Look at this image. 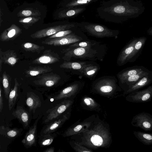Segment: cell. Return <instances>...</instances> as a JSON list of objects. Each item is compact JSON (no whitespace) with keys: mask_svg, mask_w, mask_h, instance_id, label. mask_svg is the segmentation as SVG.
<instances>
[{"mask_svg":"<svg viewBox=\"0 0 152 152\" xmlns=\"http://www.w3.org/2000/svg\"><path fill=\"white\" fill-rule=\"evenodd\" d=\"M105 49L101 45L94 47H69L61 51L63 55L62 58L66 61L76 59L101 61L105 53Z\"/></svg>","mask_w":152,"mask_h":152,"instance_id":"obj_2","label":"cell"},{"mask_svg":"<svg viewBox=\"0 0 152 152\" xmlns=\"http://www.w3.org/2000/svg\"><path fill=\"white\" fill-rule=\"evenodd\" d=\"M39 14L37 12H33L29 10H25L20 12L18 14V15L20 17L29 16L30 15L37 16Z\"/></svg>","mask_w":152,"mask_h":152,"instance_id":"obj_41","label":"cell"},{"mask_svg":"<svg viewBox=\"0 0 152 152\" xmlns=\"http://www.w3.org/2000/svg\"><path fill=\"white\" fill-rule=\"evenodd\" d=\"M3 62L4 64L13 66L18 62L19 58L14 50H8L2 52Z\"/></svg>","mask_w":152,"mask_h":152,"instance_id":"obj_27","label":"cell"},{"mask_svg":"<svg viewBox=\"0 0 152 152\" xmlns=\"http://www.w3.org/2000/svg\"><path fill=\"white\" fill-rule=\"evenodd\" d=\"M146 69L142 66H134L124 69L117 75L119 84L127 78L135 75Z\"/></svg>","mask_w":152,"mask_h":152,"instance_id":"obj_19","label":"cell"},{"mask_svg":"<svg viewBox=\"0 0 152 152\" xmlns=\"http://www.w3.org/2000/svg\"><path fill=\"white\" fill-rule=\"evenodd\" d=\"M86 9L85 7L66 8L60 11L58 16L60 18L75 17L83 12Z\"/></svg>","mask_w":152,"mask_h":152,"instance_id":"obj_24","label":"cell"},{"mask_svg":"<svg viewBox=\"0 0 152 152\" xmlns=\"http://www.w3.org/2000/svg\"><path fill=\"white\" fill-rule=\"evenodd\" d=\"M112 77H104L99 78L96 81V87L99 92L108 94L117 88H120L116 84L117 79Z\"/></svg>","mask_w":152,"mask_h":152,"instance_id":"obj_10","label":"cell"},{"mask_svg":"<svg viewBox=\"0 0 152 152\" xmlns=\"http://www.w3.org/2000/svg\"><path fill=\"white\" fill-rule=\"evenodd\" d=\"M22 33V29L13 24L5 30L1 34L0 40L2 42L8 41L15 39Z\"/></svg>","mask_w":152,"mask_h":152,"instance_id":"obj_17","label":"cell"},{"mask_svg":"<svg viewBox=\"0 0 152 152\" xmlns=\"http://www.w3.org/2000/svg\"><path fill=\"white\" fill-rule=\"evenodd\" d=\"M135 136L140 142L146 145H152V134L140 131H134Z\"/></svg>","mask_w":152,"mask_h":152,"instance_id":"obj_31","label":"cell"},{"mask_svg":"<svg viewBox=\"0 0 152 152\" xmlns=\"http://www.w3.org/2000/svg\"><path fill=\"white\" fill-rule=\"evenodd\" d=\"M2 84L4 89V93L7 99H8L9 94L11 91V79L10 78L5 71H4L2 74Z\"/></svg>","mask_w":152,"mask_h":152,"instance_id":"obj_36","label":"cell"},{"mask_svg":"<svg viewBox=\"0 0 152 152\" xmlns=\"http://www.w3.org/2000/svg\"><path fill=\"white\" fill-rule=\"evenodd\" d=\"M148 34L151 36H152V27L149 28L147 31Z\"/></svg>","mask_w":152,"mask_h":152,"instance_id":"obj_46","label":"cell"},{"mask_svg":"<svg viewBox=\"0 0 152 152\" xmlns=\"http://www.w3.org/2000/svg\"><path fill=\"white\" fill-rule=\"evenodd\" d=\"M152 83V72L138 80L134 85L130 87L127 90L124 91V94H128L132 92L139 90L140 89L147 86Z\"/></svg>","mask_w":152,"mask_h":152,"instance_id":"obj_22","label":"cell"},{"mask_svg":"<svg viewBox=\"0 0 152 152\" xmlns=\"http://www.w3.org/2000/svg\"><path fill=\"white\" fill-rule=\"evenodd\" d=\"M151 148H152V147H151Z\"/></svg>","mask_w":152,"mask_h":152,"instance_id":"obj_48","label":"cell"},{"mask_svg":"<svg viewBox=\"0 0 152 152\" xmlns=\"http://www.w3.org/2000/svg\"><path fill=\"white\" fill-rule=\"evenodd\" d=\"M152 72V71L147 69L143 70L137 74L130 77L124 80L120 84L121 87L124 91H126L140 79L148 75Z\"/></svg>","mask_w":152,"mask_h":152,"instance_id":"obj_16","label":"cell"},{"mask_svg":"<svg viewBox=\"0 0 152 152\" xmlns=\"http://www.w3.org/2000/svg\"><path fill=\"white\" fill-rule=\"evenodd\" d=\"M37 78V79L34 81L35 84L48 87L56 85L61 79L59 75L53 72L43 75Z\"/></svg>","mask_w":152,"mask_h":152,"instance_id":"obj_15","label":"cell"},{"mask_svg":"<svg viewBox=\"0 0 152 152\" xmlns=\"http://www.w3.org/2000/svg\"><path fill=\"white\" fill-rule=\"evenodd\" d=\"M80 88L77 83L73 84L61 91L57 95L53 97L56 100L67 98L74 95L78 91Z\"/></svg>","mask_w":152,"mask_h":152,"instance_id":"obj_23","label":"cell"},{"mask_svg":"<svg viewBox=\"0 0 152 152\" xmlns=\"http://www.w3.org/2000/svg\"><path fill=\"white\" fill-rule=\"evenodd\" d=\"M99 0H66L65 7L66 8L85 7L86 6L95 2Z\"/></svg>","mask_w":152,"mask_h":152,"instance_id":"obj_29","label":"cell"},{"mask_svg":"<svg viewBox=\"0 0 152 152\" xmlns=\"http://www.w3.org/2000/svg\"><path fill=\"white\" fill-rule=\"evenodd\" d=\"M55 151V148L54 147H51L46 149L44 151L45 152H54Z\"/></svg>","mask_w":152,"mask_h":152,"instance_id":"obj_45","label":"cell"},{"mask_svg":"<svg viewBox=\"0 0 152 152\" xmlns=\"http://www.w3.org/2000/svg\"><path fill=\"white\" fill-rule=\"evenodd\" d=\"M26 103L30 111L34 112L35 110L41 105V102L39 97L32 92L27 94Z\"/></svg>","mask_w":152,"mask_h":152,"instance_id":"obj_26","label":"cell"},{"mask_svg":"<svg viewBox=\"0 0 152 152\" xmlns=\"http://www.w3.org/2000/svg\"><path fill=\"white\" fill-rule=\"evenodd\" d=\"M70 114L69 113H67L59 116L55 120L46 124L41 129L40 135L55 132L69 118Z\"/></svg>","mask_w":152,"mask_h":152,"instance_id":"obj_11","label":"cell"},{"mask_svg":"<svg viewBox=\"0 0 152 152\" xmlns=\"http://www.w3.org/2000/svg\"><path fill=\"white\" fill-rule=\"evenodd\" d=\"M131 124L135 127H139L148 131L152 130V115L145 112L139 113L134 116Z\"/></svg>","mask_w":152,"mask_h":152,"instance_id":"obj_8","label":"cell"},{"mask_svg":"<svg viewBox=\"0 0 152 152\" xmlns=\"http://www.w3.org/2000/svg\"><path fill=\"white\" fill-rule=\"evenodd\" d=\"M91 124V121H86L71 126L65 131L63 136L69 137L83 133L88 130Z\"/></svg>","mask_w":152,"mask_h":152,"instance_id":"obj_18","label":"cell"},{"mask_svg":"<svg viewBox=\"0 0 152 152\" xmlns=\"http://www.w3.org/2000/svg\"><path fill=\"white\" fill-rule=\"evenodd\" d=\"M151 21L152 22V20H151Z\"/></svg>","mask_w":152,"mask_h":152,"instance_id":"obj_47","label":"cell"},{"mask_svg":"<svg viewBox=\"0 0 152 152\" xmlns=\"http://www.w3.org/2000/svg\"><path fill=\"white\" fill-rule=\"evenodd\" d=\"M98 70V66L86 63L83 68L78 71L86 77H91L96 74Z\"/></svg>","mask_w":152,"mask_h":152,"instance_id":"obj_32","label":"cell"},{"mask_svg":"<svg viewBox=\"0 0 152 152\" xmlns=\"http://www.w3.org/2000/svg\"><path fill=\"white\" fill-rule=\"evenodd\" d=\"M60 58L57 53L50 49L46 50L40 56L34 60L32 63L37 64H53L59 61Z\"/></svg>","mask_w":152,"mask_h":152,"instance_id":"obj_13","label":"cell"},{"mask_svg":"<svg viewBox=\"0 0 152 152\" xmlns=\"http://www.w3.org/2000/svg\"><path fill=\"white\" fill-rule=\"evenodd\" d=\"M39 20V18L34 17H29L20 20L19 22L24 24L31 25L36 22L38 21Z\"/></svg>","mask_w":152,"mask_h":152,"instance_id":"obj_40","label":"cell"},{"mask_svg":"<svg viewBox=\"0 0 152 152\" xmlns=\"http://www.w3.org/2000/svg\"><path fill=\"white\" fill-rule=\"evenodd\" d=\"M14 80V86L13 89H11L8 99L9 108L10 110H11L16 102L18 96V91L20 86L17 78H15Z\"/></svg>","mask_w":152,"mask_h":152,"instance_id":"obj_30","label":"cell"},{"mask_svg":"<svg viewBox=\"0 0 152 152\" xmlns=\"http://www.w3.org/2000/svg\"><path fill=\"white\" fill-rule=\"evenodd\" d=\"M83 34L78 28L74 32L65 36L51 39H46L42 43L54 46L71 45L75 43L88 39H84L82 36Z\"/></svg>","mask_w":152,"mask_h":152,"instance_id":"obj_5","label":"cell"},{"mask_svg":"<svg viewBox=\"0 0 152 152\" xmlns=\"http://www.w3.org/2000/svg\"><path fill=\"white\" fill-rule=\"evenodd\" d=\"M83 103L91 109H94L98 105L97 103L92 98L89 97H84L83 99Z\"/></svg>","mask_w":152,"mask_h":152,"instance_id":"obj_39","label":"cell"},{"mask_svg":"<svg viewBox=\"0 0 152 152\" xmlns=\"http://www.w3.org/2000/svg\"><path fill=\"white\" fill-rule=\"evenodd\" d=\"M3 62L2 51L1 49L0 50V72L1 71L2 65Z\"/></svg>","mask_w":152,"mask_h":152,"instance_id":"obj_44","label":"cell"},{"mask_svg":"<svg viewBox=\"0 0 152 152\" xmlns=\"http://www.w3.org/2000/svg\"><path fill=\"white\" fill-rule=\"evenodd\" d=\"M52 70L53 69L48 66H30L25 73L27 77L34 76L49 72Z\"/></svg>","mask_w":152,"mask_h":152,"instance_id":"obj_25","label":"cell"},{"mask_svg":"<svg viewBox=\"0 0 152 152\" xmlns=\"http://www.w3.org/2000/svg\"><path fill=\"white\" fill-rule=\"evenodd\" d=\"M78 28H74L69 29L60 31L56 33L49 36L47 39H51L56 38L62 37L71 34L75 31Z\"/></svg>","mask_w":152,"mask_h":152,"instance_id":"obj_38","label":"cell"},{"mask_svg":"<svg viewBox=\"0 0 152 152\" xmlns=\"http://www.w3.org/2000/svg\"><path fill=\"white\" fill-rule=\"evenodd\" d=\"M138 39V37L133 38L122 49L117 58V63L118 65L122 66L128 62V57L132 52Z\"/></svg>","mask_w":152,"mask_h":152,"instance_id":"obj_14","label":"cell"},{"mask_svg":"<svg viewBox=\"0 0 152 152\" xmlns=\"http://www.w3.org/2000/svg\"><path fill=\"white\" fill-rule=\"evenodd\" d=\"M42 115H40L37 118L34 124L29 128L26 133L22 142L26 148L32 146H36L37 136V123L41 118Z\"/></svg>","mask_w":152,"mask_h":152,"instance_id":"obj_12","label":"cell"},{"mask_svg":"<svg viewBox=\"0 0 152 152\" xmlns=\"http://www.w3.org/2000/svg\"><path fill=\"white\" fill-rule=\"evenodd\" d=\"M152 98V85L142 90H138L128 94L126 100L133 103H145L151 101Z\"/></svg>","mask_w":152,"mask_h":152,"instance_id":"obj_9","label":"cell"},{"mask_svg":"<svg viewBox=\"0 0 152 152\" xmlns=\"http://www.w3.org/2000/svg\"><path fill=\"white\" fill-rule=\"evenodd\" d=\"M83 133V144L92 148L104 147L110 139L108 131L102 125H97L90 130L89 129Z\"/></svg>","mask_w":152,"mask_h":152,"instance_id":"obj_3","label":"cell"},{"mask_svg":"<svg viewBox=\"0 0 152 152\" xmlns=\"http://www.w3.org/2000/svg\"><path fill=\"white\" fill-rule=\"evenodd\" d=\"M3 107V99L2 94V90L1 87L0 88V112L1 113Z\"/></svg>","mask_w":152,"mask_h":152,"instance_id":"obj_43","label":"cell"},{"mask_svg":"<svg viewBox=\"0 0 152 152\" xmlns=\"http://www.w3.org/2000/svg\"><path fill=\"white\" fill-rule=\"evenodd\" d=\"M101 45L100 43L94 40H84L70 45L69 47H94Z\"/></svg>","mask_w":152,"mask_h":152,"instance_id":"obj_37","label":"cell"},{"mask_svg":"<svg viewBox=\"0 0 152 152\" xmlns=\"http://www.w3.org/2000/svg\"><path fill=\"white\" fill-rule=\"evenodd\" d=\"M72 100H65L48 110L43 118V123L47 124L60 116L73 103Z\"/></svg>","mask_w":152,"mask_h":152,"instance_id":"obj_7","label":"cell"},{"mask_svg":"<svg viewBox=\"0 0 152 152\" xmlns=\"http://www.w3.org/2000/svg\"><path fill=\"white\" fill-rule=\"evenodd\" d=\"M12 114L18 120L25 129L28 127L29 124V114L23 107L17 106Z\"/></svg>","mask_w":152,"mask_h":152,"instance_id":"obj_21","label":"cell"},{"mask_svg":"<svg viewBox=\"0 0 152 152\" xmlns=\"http://www.w3.org/2000/svg\"><path fill=\"white\" fill-rule=\"evenodd\" d=\"M86 62H78L65 61L60 66L62 68L69 69L79 71L85 65Z\"/></svg>","mask_w":152,"mask_h":152,"instance_id":"obj_35","label":"cell"},{"mask_svg":"<svg viewBox=\"0 0 152 152\" xmlns=\"http://www.w3.org/2000/svg\"><path fill=\"white\" fill-rule=\"evenodd\" d=\"M145 7L141 0L103 1L96 10L99 16L107 22L122 23L139 17Z\"/></svg>","mask_w":152,"mask_h":152,"instance_id":"obj_1","label":"cell"},{"mask_svg":"<svg viewBox=\"0 0 152 152\" xmlns=\"http://www.w3.org/2000/svg\"><path fill=\"white\" fill-rule=\"evenodd\" d=\"M22 129L17 128L11 129L7 127L1 126L0 127V133L8 138H15L21 133Z\"/></svg>","mask_w":152,"mask_h":152,"instance_id":"obj_28","label":"cell"},{"mask_svg":"<svg viewBox=\"0 0 152 152\" xmlns=\"http://www.w3.org/2000/svg\"><path fill=\"white\" fill-rule=\"evenodd\" d=\"M78 23L69 22L50 27L38 31L31 34L30 36L33 39H40L50 36L62 31L74 28H78Z\"/></svg>","mask_w":152,"mask_h":152,"instance_id":"obj_6","label":"cell"},{"mask_svg":"<svg viewBox=\"0 0 152 152\" xmlns=\"http://www.w3.org/2000/svg\"><path fill=\"white\" fill-rule=\"evenodd\" d=\"M73 147L74 149L78 152H91L92 151L84 147L78 143L75 142Z\"/></svg>","mask_w":152,"mask_h":152,"instance_id":"obj_42","label":"cell"},{"mask_svg":"<svg viewBox=\"0 0 152 152\" xmlns=\"http://www.w3.org/2000/svg\"><path fill=\"white\" fill-rule=\"evenodd\" d=\"M57 135L56 133L40 135L38 143L41 147L47 146L50 145Z\"/></svg>","mask_w":152,"mask_h":152,"instance_id":"obj_33","label":"cell"},{"mask_svg":"<svg viewBox=\"0 0 152 152\" xmlns=\"http://www.w3.org/2000/svg\"><path fill=\"white\" fill-rule=\"evenodd\" d=\"M146 40L147 38L145 37L138 38L133 51L128 57V62H133L136 60L141 53Z\"/></svg>","mask_w":152,"mask_h":152,"instance_id":"obj_20","label":"cell"},{"mask_svg":"<svg viewBox=\"0 0 152 152\" xmlns=\"http://www.w3.org/2000/svg\"><path fill=\"white\" fill-rule=\"evenodd\" d=\"M78 28L82 32L98 38L115 37L119 33L118 30H112L101 24L88 22L78 23Z\"/></svg>","mask_w":152,"mask_h":152,"instance_id":"obj_4","label":"cell"},{"mask_svg":"<svg viewBox=\"0 0 152 152\" xmlns=\"http://www.w3.org/2000/svg\"><path fill=\"white\" fill-rule=\"evenodd\" d=\"M22 48L26 51L40 53L45 48L44 46H41L31 42H26L21 45Z\"/></svg>","mask_w":152,"mask_h":152,"instance_id":"obj_34","label":"cell"}]
</instances>
